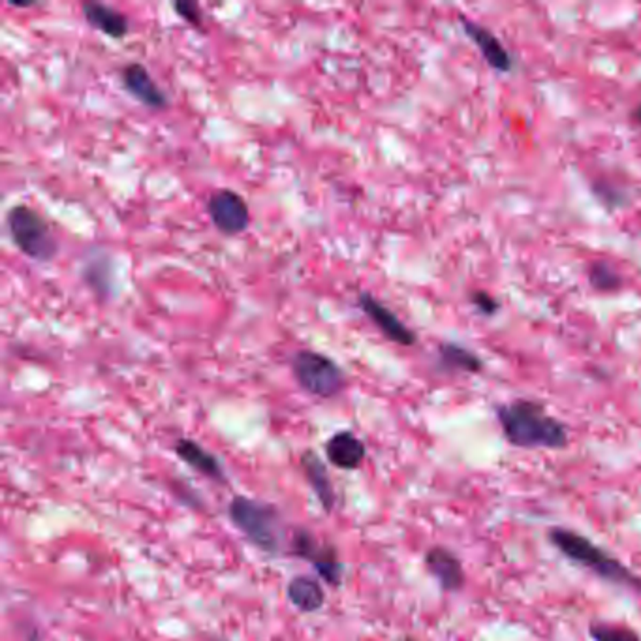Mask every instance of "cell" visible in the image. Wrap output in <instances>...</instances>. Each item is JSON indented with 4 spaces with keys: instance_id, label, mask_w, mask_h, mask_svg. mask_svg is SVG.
<instances>
[{
    "instance_id": "obj_1",
    "label": "cell",
    "mask_w": 641,
    "mask_h": 641,
    "mask_svg": "<svg viewBox=\"0 0 641 641\" xmlns=\"http://www.w3.org/2000/svg\"><path fill=\"white\" fill-rule=\"evenodd\" d=\"M497 420L512 446L534 449H560L568 444V429L550 416L536 401L517 399L497 408Z\"/></svg>"
},
{
    "instance_id": "obj_2",
    "label": "cell",
    "mask_w": 641,
    "mask_h": 641,
    "mask_svg": "<svg viewBox=\"0 0 641 641\" xmlns=\"http://www.w3.org/2000/svg\"><path fill=\"white\" fill-rule=\"evenodd\" d=\"M550 542L555 548L570 560L589 568L602 579H606L615 585H623L628 589H641V577L628 570L623 562L606 553L596 543L583 534H577L570 529H551Z\"/></svg>"
},
{
    "instance_id": "obj_3",
    "label": "cell",
    "mask_w": 641,
    "mask_h": 641,
    "mask_svg": "<svg viewBox=\"0 0 641 641\" xmlns=\"http://www.w3.org/2000/svg\"><path fill=\"white\" fill-rule=\"evenodd\" d=\"M8 232L15 247L34 261H51L59 252L47 220L29 205H13L6 217Z\"/></svg>"
},
{
    "instance_id": "obj_4",
    "label": "cell",
    "mask_w": 641,
    "mask_h": 641,
    "mask_svg": "<svg viewBox=\"0 0 641 641\" xmlns=\"http://www.w3.org/2000/svg\"><path fill=\"white\" fill-rule=\"evenodd\" d=\"M292 374L301 389L320 399L337 397L346 384L343 369L331 357L314 350H299L294 354Z\"/></svg>"
},
{
    "instance_id": "obj_5",
    "label": "cell",
    "mask_w": 641,
    "mask_h": 641,
    "mask_svg": "<svg viewBox=\"0 0 641 641\" xmlns=\"http://www.w3.org/2000/svg\"><path fill=\"white\" fill-rule=\"evenodd\" d=\"M228 512L232 523L261 551L275 553L278 550V521L271 506L247 497H235Z\"/></svg>"
},
{
    "instance_id": "obj_6",
    "label": "cell",
    "mask_w": 641,
    "mask_h": 641,
    "mask_svg": "<svg viewBox=\"0 0 641 641\" xmlns=\"http://www.w3.org/2000/svg\"><path fill=\"white\" fill-rule=\"evenodd\" d=\"M207 213H209L215 228L224 235H239L251 224V209L247 201L230 188H220L209 196Z\"/></svg>"
},
{
    "instance_id": "obj_7",
    "label": "cell",
    "mask_w": 641,
    "mask_h": 641,
    "mask_svg": "<svg viewBox=\"0 0 641 641\" xmlns=\"http://www.w3.org/2000/svg\"><path fill=\"white\" fill-rule=\"evenodd\" d=\"M357 303H360L362 311L367 314L371 322L380 329V333L389 338L391 343H397L401 346H412L416 345L418 337L405 322L397 318L393 311H389L382 301L376 299L369 292H362L357 295Z\"/></svg>"
},
{
    "instance_id": "obj_8",
    "label": "cell",
    "mask_w": 641,
    "mask_h": 641,
    "mask_svg": "<svg viewBox=\"0 0 641 641\" xmlns=\"http://www.w3.org/2000/svg\"><path fill=\"white\" fill-rule=\"evenodd\" d=\"M123 83L126 90L134 97L138 102H141L145 107L150 109H166L167 107V97L162 92V89L153 80V75L140 63H130L123 68Z\"/></svg>"
},
{
    "instance_id": "obj_9",
    "label": "cell",
    "mask_w": 641,
    "mask_h": 641,
    "mask_svg": "<svg viewBox=\"0 0 641 641\" xmlns=\"http://www.w3.org/2000/svg\"><path fill=\"white\" fill-rule=\"evenodd\" d=\"M294 553L303 559H309L314 564L320 577L326 579L328 583H333V585L341 583L343 567L341 562L337 560L333 548H320V545L309 536V533L299 531L294 536Z\"/></svg>"
},
{
    "instance_id": "obj_10",
    "label": "cell",
    "mask_w": 641,
    "mask_h": 641,
    "mask_svg": "<svg viewBox=\"0 0 641 641\" xmlns=\"http://www.w3.org/2000/svg\"><path fill=\"white\" fill-rule=\"evenodd\" d=\"M425 567L446 593H457L465 587L466 576L463 564L448 548H440V545L431 548L425 553Z\"/></svg>"
},
{
    "instance_id": "obj_11",
    "label": "cell",
    "mask_w": 641,
    "mask_h": 641,
    "mask_svg": "<svg viewBox=\"0 0 641 641\" xmlns=\"http://www.w3.org/2000/svg\"><path fill=\"white\" fill-rule=\"evenodd\" d=\"M461 23H463V29H465V34L473 40L480 53L483 55V59L487 61V64L495 68L497 72H510L512 66H514V61L510 53H508V49L500 44L499 38L491 32L487 30L485 27L470 21V19L466 17H461Z\"/></svg>"
},
{
    "instance_id": "obj_12",
    "label": "cell",
    "mask_w": 641,
    "mask_h": 641,
    "mask_svg": "<svg viewBox=\"0 0 641 641\" xmlns=\"http://www.w3.org/2000/svg\"><path fill=\"white\" fill-rule=\"evenodd\" d=\"M326 456L337 468L354 470L365 459V444L350 431H338L326 444Z\"/></svg>"
},
{
    "instance_id": "obj_13",
    "label": "cell",
    "mask_w": 641,
    "mask_h": 641,
    "mask_svg": "<svg viewBox=\"0 0 641 641\" xmlns=\"http://www.w3.org/2000/svg\"><path fill=\"white\" fill-rule=\"evenodd\" d=\"M81 10L85 15V21L90 27H94L109 38H115V40H121V38H124L130 30L128 17L123 12L111 8L107 4L85 3L81 6Z\"/></svg>"
},
{
    "instance_id": "obj_14",
    "label": "cell",
    "mask_w": 641,
    "mask_h": 641,
    "mask_svg": "<svg viewBox=\"0 0 641 641\" xmlns=\"http://www.w3.org/2000/svg\"><path fill=\"white\" fill-rule=\"evenodd\" d=\"M286 596L292 604L303 613H314L318 610H322V606L326 604V594L322 585H320L316 579L307 576L294 577L286 587Z\"/></svg>"
},
{
    "instance_id": "obj_15",
    "label": "cell",
    "mask_w": 641,
    "mask_h": 641,
    "mask_svg": "<svg viewBox=\"0 0 641 641\" xmlns=\"http://www.w3.org/2000/svg\"><path fill=\"white\" fill-rule=\"evenodd\" d=\"M175 454L188 465L192 466L194 470H198L200 474L211 478V480H222V465L218 463V459L207 451L201 444L188 440V439H181L175 444Z\"/></svg>"
},
{
    "instance_id": "obj_16",
    "label": "cell",
    "mask_w": 641,
    "mask_h": 641,
    "mask_svg": "<svg viewBox=\"0 0 641 641\" xmlns=\"http://www.w3.org/2000/svg\"><path fill=\"white\" fill-rule=\"evenodd\" d=\"M301 465H303L305 476L311 482L316 497L320 499V502H322V506L326 508V510L331 512V508L335 504V493H333V485H331V482L328 478L326 466L322 465V461H320L312 454H305L303 459H301Z\"/></svg>"
},
{
    "instance_id": "obj_17",
    "label": "cell",
    "mask_w": 641,
    "mask_h": 641,
    "mask_svg": "<svg viewBox=\"0 0 641 641\" xmlns=\"http://www.w3.org/2000/svg\"><path fill=\"white\" fill-rule=\"evenodd\" d=\"M439 362L451 371H461V372H480L483 369V363L480 357L466 350L461 345H454V343H444L439 346Z\"/></svg>"
},
{
    "instance_id": "obj_18",
    "label": "cell",
    "mask_w": 641,
    "mask_h": 641,
    "mask_svg": "<svg viewBox=\"0 0 641 641\" xmlns=\"http://www.w3.org/2000/svg\"><path fill=\"white\" fill-rule=\"evenodd\" d=\"M589 282L598 292H617L623 288V277H620L606 261L593 263L589 268Z\"/></svg>"
},
{
    "instance_id": "obj_19",
    "label": "cell",
    "mask_w": 641,
    "mask_h": 641,
    "mask_svg": "<svg viewBox=\"0 0 641 641\" xmlns=\"http://www.w3.org/2000/svg\"><path fill=\"white\" fill-rule=\"evenodd\" d=\"M83 277L87 280L89 288H92L97 292V295L106 297L109 288H111V269L107 268V260L100 258V260H90L85 263L83 269Z\"/></svg>"
},
{
    "instance_id": "obj_20",
    "label": "cell",
    "mask_w": 641,
    "mask_h": 641,
    "mask_svg": "<svg viewBox=\"0 0 641 641\" xmlns=\"http://www.w3.org/2000/svg\"><path fill=\"white\" fill-rule=\"evenodd\" d=\"M589 632L594 641H641L639 636L625 625L593 623Z\"/></svg>"
},
{
    "instance_id": "obj_21",
    "label": "cell",
    "mask_w": 641,
    "mask_h": 641,
    "mask_svg": "<svg viewBox=\"0 0 641 641\" xmlns=\"http://www.w3.org/2000/svg\"><path fill=\"white\" fill-rule=\"evenodd\" d=\"M174 10L183 21L203 30V12L196 3H184V0H181V3L174 4Z\"/></svg>"
},
{
    "instance_id": "obj_22",
    "label": "cell",
    "mask_w": 641,
    "mask_h": 641,
    "mask_svg": "<svg viewBox=\"0 0 641 641\" xmlns=\"http://www.w3.org/2000/svg\"><path fill=\"white\" fill-rule=\"evenodd\" d=\"M470 299H473V303H474V305L478 307V311L483 312L485 316H493V314L500 309L499 301H497L493 295H489L487 292H474L473 295H470Z\"/></svg>"
},
{
    "instance_id": "obj_23",
    "label": "cell",
    "mask_w": 641,
    "mask_h": 641,
    "mask_svg": "<svg viewBox=\"0 0 641 641\" xmlns=\"http://www.w3.org/2000/svg\"><path fill=\"white\" fill-rule=\"evenodd\" d=\"M593 188H594L596 196H598L602 201H604V205L610 207V209H613V207L623 203V194L617 192L611 184H610V186H604L602 183H594Z\"/></svg>"
},
{
    "instance_id": "obj_24",
    "label": "cell",
    "mask_w": 641,
    "mask_h": 641,
    "mask_svg": "<svg viewBox=\"0 0 641 641\" xmlns=\"http://www.w3.org/2000/svg\"><path fill=\"white\" fill-rule=\"evenodd\" d=\"M632 121L641 126V104L634 107V111H632Z\"/></svg>"
},
{
    "instance_id": "obj_25",
    "label": "cell",
    "mask_w": 641,
    "mask_h": 641,
    "mask_svg": "<svg viewBox=\"0 0 641 641\" xmlns=\"http://www.w3.org/2000/svg\"><path fill=\"white\" fill-rule=\"evenodd\" d=\"M405 641H416V639H412V637H406V639H405Z\"/></svg>"
}]
</instances>
